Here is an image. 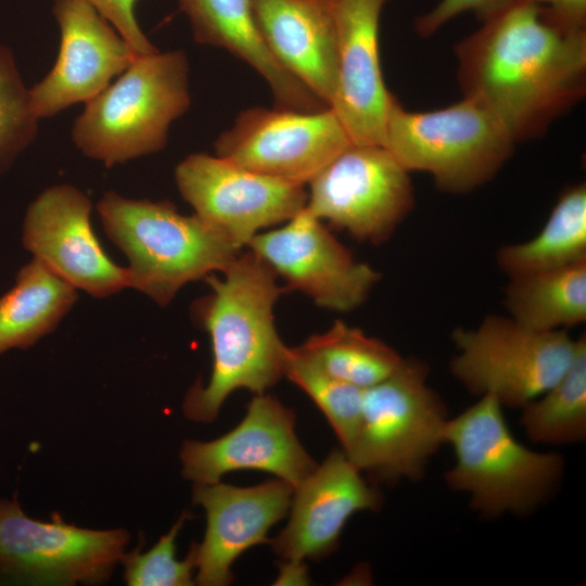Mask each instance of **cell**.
<instances>
[{"mask_svg":"<svg viewBox=\"0 0 586 586\" xmlns=\"http://www.w3.org/2000/svg\"><path fill=\"white\" fill-rule=\"evenodd\" d=\"M515 141L481 99H463L429 112L405 110L395 99L383 146L409 173L430 174L445 192L467 193L492 180Z\"/></svg>","mask_w":586,"mask_h":586,"instance_id":"cell-6","label":"cell"},{"mask_svg":"<svg viewBox=\"0 0 586 586\" xmlns=\"http://www.w3.org/2000/svg\"><path fill=\"white\" fill-rule=\"evenodd\" d=\"M521 423L530 438L573 444L586 436V337L576 339L574 357L559 380L522 407Z\"/></svg>","mask_w":586,"mask_h":586,"instance_id":"cell-26","label":"cell"},{"mask_svg":"<svg viewBox=\"0 0 586 586\" xmlns=\"http://www.w3.org/2000/svg\"><path fill=\"white\" fill-rule=\"evenodd\" d=\"M175 180L194 214L241 251L258 233L296 216L307 202L306 184L206 153L189 154L179 162Z\"/></svg>","mask_w":586,"mask_h":586,"instance_id":"cell-11","label":"cell"},{"mask_svg":"<svg viewBox=\"0 0 586 586\" xmlns=\"http://www.w3.org/2000/svg\"><path fill=\"white\" fill-rule=\"evenodd\" d=\"M463 95L485 102L512 139L535 138L586 90V28L514 2L455 48Z\"/></svg>","mask_w":586,"mask_h":586,"instance_id":"cell-1","label":"cell"},{"mask_svg":"<svg viewBox=\"0 0 586 586\" xmlns=\"http://www.w3.org/2000/svg\"><path fill=\"white\" fill-rule=\"evenodd\" d=\"M428 369L417 359L384 381L364 390L348 459L378 481L418 480L445 443L447 412L426 384Z\"/></svg>","mask_w":586,"mask_h":586,"instance_id":"cell-7","label":"cell"},{"mask_svg":"<svg viewBox=\"0 0 586 586\" xmlns=\"http://www.w3.org/2000/svg\"><path fill=\"white\" fill-rule=\"evenodd\" d=\"M298 347L323 371L361 390L390 378L406 361L386 343L339 320Z\"/></svg>","mask_w":586,"mask_h":586,"instance_id":"cell-25","label":"cell"},{"mask_svg":"<svg viewBox=\"0 0 586 586\" xmlns=\"http://www.w3.org/2000/svg\"><path fill=\"white\" fill-rule=\"evenodd\" d=\"M183 50L137 56L88 101L72 127L75 146L106 167L162 151L174 120L190 107Z\"/></svg>","mask_w":586,"mask_h":586,"instance_id":"cell-4","label":"cell"},{"mask_svg":"<svg viewBox=\"0 0 586 586\" xmlns=\"http://www.w3.org/2000/svg\"><path fill=\"white\" fill-rule=\"evenodd\" d=\"M351 144L331 107L302 112L255 106L242 111L214 148L217 156L246 169L307 184Z\"/></svg>","mask_w":586,"mask_h":586,"instance_id":"cell-12","label":"cell"},{"mask_svg":"<svg viewBox=\"0 0 586 586\" xmlns=\"http://www.w3.org/2000/svg\"><path fill=\"white\" fill-rule=\"evenodd\" d=\"M286 283L318 306L341 313L358 308L380 280V273L357 260L305 208L281 226L255 235L247 245Z\"/></svg>","mask_w":586,"mask_h":586,"instance_id":"cell-13","label":"cell"},{"mask_svg":"<svg viewBox=\"0 0 586 586\" xmlns=\"http://www.w3.org/2000/svg\"><path fill=\"white\" fill-rule=\"evenodd\" d=\"M514 2L515 0H441L433 9L416 20L415 29L420 36L429 37L450 20L466 12H472L483 23Z\"/></svg>","mask_w":586,"mask_h":586,"instance_id":"cell-30","label":"cell"},{"mask_svg":"<svg viewBox=\"0 0 586 586\" xmlns=\"http://www.w3.org/2000/svg\"><path fill=\"white\" fill-rule=\"evenodd\" d=\"M283 377L317 405L333 429L342 450H346L357 429L364 390L330 375L298 346H286Z\"/></svg>","mask_w":586,"mask_h":586,"instance_id":"cell-27","label":"cell"},{"mask_svg":"<svg viewBox=\"0 0 586 586\" xmlns=\"http://www.w3.org/2000/svg\"><path fill=\"white\" fill-rule=\"evenodd\" d=\"M380 492L343 450H333L294 487L284 528L268 540L286 564L319 560L339 545L348 519L358 511L377 510Z\"/></svg>","mask_w":586,"mask_h":586,"instance_id":"cell-17","label":"cell"},{"mask_svg":"<svg viewBox=\"0 0 586 586\" xmlns=\"http://www.w3.org/2000/svg\"><path fill=\"white\" fill-rule=\"evenodd\" d=\"M501 407L493 395H482L445 429V443L456 455L445 474L448 486L469 493L472 506L491 517L532 511L563 471L561 456L528 449L513 436Z\"/></svg>","mask_w":586,"mask_h":586,"instance_id":"cell-5","label":"cell"},{"mask_svg":"<svg viewBox=\"0 0 586 586\" xmlns=\"http://www.w3.org/2000/svg\"><path fill=\"white\" fill-rule=\"evenodd\" d=\"M97 212L106 235L128 258L129 288L162 307L186 284L222 272L241 252L195 214H180L168 201L130 199L111 190Z\"/></svg>","mask_w":586,"mask_h":586,"instance_id":"cell-3","label":"cell"},{"mask_svg":"<svg viewBox=\"0 0 586 586\" xmlns=\"http://www.w3.org/2000/svg\"><path fill=\"white\" fill-rule=\"evenodd\" d=\"M129 534L29 518L16 497L0 499V572L31 584L104 582L120 561Z\"/></svg>","mask_w":586,"mask_h":586,"instance_id":"cell-10","label":"cell"},{"mask_svg":"<svg viewBox=\"0 0 586 586\" xmlns=\"http://www.w3.org/2000/svg\"><path fill=\"white\" fill-rule=\"evenodd\" d=\"M189 512H183L167 534L148 551L140 547L124 553V576L129 586H190L194 585L196 544H193L182 560L176 559V538Z\"/></svg>","mask_w":586,"mask_h":586,"instance_id":"cell-29","label":"cell"},{"mask_svg":"<svg viewBox=\"0 0 586 586\" xmlns=\"http://www.w3.org/2000/svg\"><path fill=\"white\" fill-rule=\"evenodd\" d=\"M306 188L310 215L371 244L387 241L415 205L409 171L378 144H351Z\"/></svg>","mask_w":586,"mask_h":586,"instance_id":"cell-9","label":"cell"},{"mask_svg":"<svg viewBox=\"0 0 586 586\" xmlns=\"http://www.w3.org/2000/svg\"><path fill=\"white\" fill-rule=\"evenodd\" d=\"M388 0H335L336 84L330 107L354 144H383L395 97L385 86L380 21Z\"/></svg>","mask_w":586,"mask_h":586,"instance_id":"cell-18","label":"cell"},{"mask_svg":"<svg viewBox=\"0 0 586 586\" xmlns=\"http://www.w3.org/2000/svg\"><path fill=\"white\" fill-rule=\"evenodd\" d=\"M77 300V289L33 257L0 296V355L29 348L50 334Z\"/></svg>","mask_w":586,"mask_h":586,"instance_id":"cell-22","label":"cell"},{"mask_svg":"<svg viewBox=\"0 0 586 586\" xmlns=\"http://www.w3.org/2000/svg\"><path fill=\"white\" fill-rule=\"evenodd\" d=\"M130 46L137 56L149 55L160 50L149 40L136 17L138 0H86Z\"/></svg>","mask_w":586,"mask_h":586,"instance_id":"cell-31","label":"cell"},{"mask_svg":"<svg viewBox=\"0 0 586 586\" xmlns=\"http://www.w3.org/2000/svg\"><path fill=\"white\" fill-rule=\"evenodd\" d=\"M60 49L50 72L29 88L31 106L48 118L101 93L137 58L114 26L86 0H55Z\"/></svg>","mask_w":586,"mask_h":586,"instance_id":"cell-16","label":"cell"},{"mask_svg":"<svg viewBox=\"0 0 586 586\" xmlns=\"http://www.w3.org/2000/svg\"><path fill=\"white\" fill-rule=\"evenodd\" d=\"M38 122L15 58L0 42V175L33 143Z\"/></svg>","mask_w":586,"mask_h":586,"instance_id":"cell-28","label":"cell"},{"mask_svg":"<svg viewBox=\"0 0 586 586\" xmlns=\"http://www.w3.org/2000/svg\"><path fill=\"white\" fill-rule=\"evenodd\" d=\"M278 62L329 107L336 84L335 0H250Z\"/></svg>","mask_w":586,"mask_h":586,"instance_id":"cell-20","label":"cell"},{"mask_svg":"<svg viewBox=\"0 0 586 586\" xmlns=\"http://www.w3.org/2000/svg\"><path fill=\"white\" fill-rule=\"evenodd\" d=\"M505 306L510 317L536 331H555L586 320V260L509 278Z\"/></svg>","mask_w":586,"mask_h":586,"instance_id":"cell-24","label":"cell"},{"mask_svg":"<svg viewBox=\"0 0 586 586\" xmlns=\"http://www.w3.org/2000/svg\"><path fill=\"white\" fill-rule=\"evenodd\" d=\"M545 9L557 23L569 28L586 26V0H515Z\"/></svg>","mask_w":586,"mask_h":586,"instance_id":"cell-32","label":"cell"},{"mask_svg":"<svg viewBox=\"0 0 586 586\" xmlns=\"http://www.w3.org/2000/svg\"><path fill=\"white\" fill-rule=\"evenodd\" d=\"M201 44L222 48L253 67L268 84L275 106L302 112L329 107L289 73L266 46L250 0H176Z\"/></svg>","mask_w":586,"mask_h":586,"instance_id":"cell-21","label":"cell"},{"mask_svg":"<svg viewBox=\"0 0 586 586\" xmlns=\"http://www.w3.org/2000/svg\"><path fill=\"white\" fill-rule=\"evenodd\" d=\"M91 211L88 195L77 187H48L25 212L22 244L75 289L106 298L129 288V272L105 253L92 229Z\"/></svg>","mask_w":586,"mask_h":586,"instance_id":"cell-14","label":"cell"},{"mask_svg":"<svg viewBox=\"0 0 586 586\" xmlns=\"http://www.w3.org/2000/svg\"><path fill=\"white\" fill-rule=\"evenodd\" d=\"M294 487L281 479L254 486L194 483L192 499L205 510L206 530L195 552V583L226 586L247 549L268 543L269 530L288 515Z\"/></svg>","mask_w":586,"mask_h":586,"instance_id":"cell-19","label":"cell"},{"mask_svg":"<svg viewBox=\"0 0 586 586\" xmlns=\"http://www.w3.org/2000/svg\"><path fill=\"white\" fill-rule=\"evenodd\" d=\"M220 273L205 278L211 292L191 307L193 321L209 336L213 361L207 384L196 381L189 388L182 410L202 423L214 421L233 392L263 394L283 378L286 345L273 308L288 289L251 250L241 251Z\"/></svg>","mask_w":586,"mask_h":586,"instance_id":"cell-2","label":"cell"},{"mask_svg":"<svg viewBox=\"0 0 586 586\" xmlns=\"http://www.w3.org/2000/svg\"><path fill=\"white\" fill-rule=\"evenodd\" d=\"M586 260V187L578 183L558 199L547 221L532 239L502 246L496 263L508 278Z\"/></svg>","mask_w":586,"mask_h":586,"instance_id":"cell-23","label":"cell"},{"mask_svg":"<svg viewBox=\"0 0 586 586\" xmlns=\"http://www.w3.org/2000/svg\"><path fill=\"white\" fill-rule=\"evenodd\" d=\"M451 339L458 349L453 375L472 394L520 408L559 380L576 349L566 329L536 331L498 315L474 329L457 328Z\"/></svg>","mask_w":586,"mask_h":586,"instance_id":"cell-8","label":"cell"},{"mask_svg":"<svg viewBox=\"0 0 586 586\" xmlns=\"http://www.w3.org/2000/svg\"><path fill=\"white\" fill-rule=\"evenodd\" d=\"M295 419V412L276 397L255 394L244 418L231 431L208 442H183V477L209 484L229 472L255 470L297 486L317 463L298 441Z\"/></svg>","mask_w":586,"mask_h":586,"instance_id":"cell-15","label":"cell"}]
</instances>
